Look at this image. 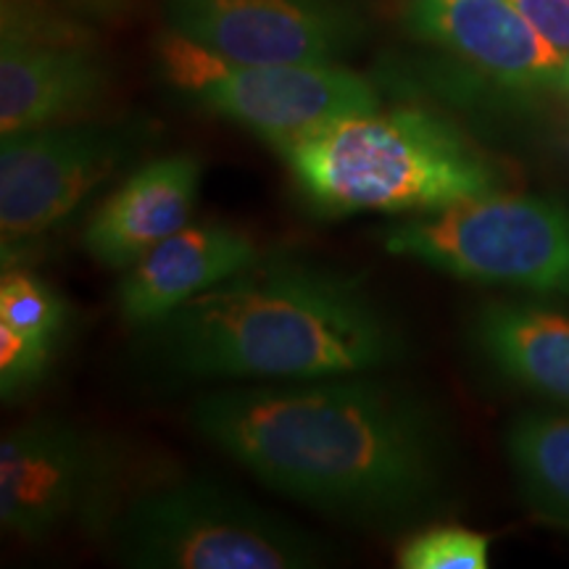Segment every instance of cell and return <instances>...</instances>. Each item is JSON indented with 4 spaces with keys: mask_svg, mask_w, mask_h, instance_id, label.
<instances>
[{
    "mask_svg": "<svg viewBox=\"0 0 569 569\" xmlns=\"http://www.w3.org/2000/svg\"><path fill=\"white\" fill-rule=\"evenodd\" d=\"M546 40L569 56V0H511Z\"/></svg>",
    "mask_w": 569,
    "mask_h": 569,
    "instance_id": "cell-19",
    "label": "cell"
},
{
    "mask_svg": "<svg viewBox=\"0 0 569 569\" xmlns=\"http://www.w3.org/2000/svg\"><path fill=\"white\" fill-rule=\"evenodd\" d=\"M111 88V63L82 19L0 32V134L92 119Z\"/></svg>",
    "mask_w": 569,
    "mask_h": 569,
    "instance_id": "cell-10",
    "label": "cell"
},
{
    "mask_svg": "<svg viewBox=\"0 0 569 569\" xmlns=\"http://www.w3.org/2000/svg\"><path fill=\"white\" fill-rule=\"evenodd\" d=\"M490 540L461 525H422L396 546L403 569H486Z\"/></svg>",
    "mask_w": 569,
    "mask_h": 569,
    "instance_id": "cell-17",
    "label": "cell"
},
{
    "mask_svg": "<svg viewBox=\"0 0 569 569\" xmlns=\"http://www.w3.org/2000/svg\"><path fill=\"white\" fill-rule=\"evenodd\" d=\"M403 27L503 88L569 98V56L511 0H407Z\"/></svg>",
    "mask_w": 569,
    "mask_h": 569,
    "instance_id": "cell-11",
    "label": "cell"
},
{
    "mask_svg": "<svg viewBox=\"0 0 569 569\" xmlns=\"http://www.w3.org/2000/svg\"><path fill=\"white\" fill-rule=\"evenodd\" d=\"M59 340L34 336L0 322V393L3 401H17L40 386L53 365Z\"/></svg>",
    "mask_w": 569,
    "mask_h": 569,
    "instance_id": "cell-18",
    "label": "cell"
},
{
    "mask_svg": "<svg viewBox=\"0 0 569 569\" xmlns=\"http://www.w3.org/2000/svg\"><path fill=\"white\" fill-rule=\"evenodd\" d=\"M163 77L190 103L243 127L272 151L361 111L380 92L346 63H240L193 46L172 30L159 40Z\"/></svg>",
    "mask_w": 569,
    "mask_h": 569,
    "instance_id": "cell-6",
    "label": "cell"
},
{
    "mask_svg": "<svg viewBox=\"0 0 569 569\" xmlns=\"http://www.w3.org/2000/svg\"><path fill=\"white\" fill-rule=\"evenodd\" d=\"M111 438L63 417H32L0 440V525L40 543L69 522L92 536L122 493L134 467Z\"/></svg>",
    "mask_w": 569,
    "mask_h": 569,
    "instance_id": "cell-7",
    "label": "cell"
},
{
    "mask_svg": "<svg viewBox=\"0 0 569 569\" xmlns=\"http://www.w3.org/2000/svg\"><path fill=\"white\" fill-rule=\"evenodd\" d=\"M190 425L261 486L356 528L409 532L440 503L446 430L407 386L365 375L222 388Z\"/></svg>",
    "mask_w": 569,
    "mask_h": 569,
    "instance_id": "cell-1",
    "label": "cell"
},
{
    "mask_svg": "<svg viewBox=\"0 0 569 569\" xmlns=\"http://www.w3.org/2000/svg\"><path fill=\"white\" fill-rule=\"evenodd\" d=\"M203 163L172 153L142 163L98 206L82 243L103 269L124 272L169 234L190 224L201 193Z\"/></svg>",
    "mask_w": 569,
    "mask_h": 569,
    "instance_id": "cell-13",
    "label": "cell"
},
{
    "mask_svg": "<svg viewBox=\"0 0 569 569\" xmlns=\"http://www.w3.org/2000/svg\"><path fill=\"white\" fill-rule=\"evenodd\" d=\"M148 338L161 365L190 380L372 375L409 356L403 327L359 277L296 256H259Z\"/></svg>",
    "mask_w": 569,
    "mask_h": 569,
    "instance_id": "cell-2",
    "label": "cell"
},
{
    "mask_svg": "<svg viewBox=\"0 0 569 569\" xmlns=\"http://www.w3.org/2000/svg\"><path fill=\"white\" fill-rule=\"evenodd\" d=\"M142 140L140 124L61 122L0 138V234L13 248L67 222Z\"/></svg>",
    "mask_w": 569,
    "mask_h": 569,
    "instance_id": "cell-8",
    "label": "cell"
},
{
    "mask_svg": "<svg viewBox=\"0 0 569 569\" xmlns=\"http://www.w3.org/2000/svg\"><path fill=\"white\" fill-rule=\"evenodd\" d=\"M380 243L457 280L569 296V209L551 198L496 190L388 224Z\"/></svg>",
    "mask_w": 569,
    "mask_h": 569,
    "instance_id": "cell-5",
    "label": "cell"
},
{
    "mask_svg": "<svg viewBox=\"0 0 569 569\" xmlns=\"http://www.w3.org/2000/svg\"><path fill=\"white\" fill-rule=\"evenodd\" d=\"M478 351L517 386L569 407V315L530 303H488L472 322Z\"/></svg>",
    "mask_w": 569,
    "mask_h": 569,
    "instance_id": "cell-14",
    "label": "cell"
},
{
    "mask_svg": "<svg viewBox=\"0 0 569 569\" xmlns=\"http://www.w3.org/2000/svg\"><path fill=\"white\" fill-rule=\"evenodd\" d=\"M256 259L259 248L240 227L188 224L124 269L117 288L119 311L132 327L148 330Z\"/></svg>",
    "mask_w": 569,
    "mask_h": 569,
    "instance_id": "cell-12",
    "label": "cell"
},
{
    "mask_svg": "<svg viewBox=\"0 0 569 569\" xmlns=\"http://www.w3.org/2000/svg\"><path fill=\"white\" fill-rule=\"evenodd\" d=\"M317 217L432 213L498 190L486 156L422 106L361 111L277 151Z\"/></svg>",
    "mask_w": 569,
    "mask_h": 569,
    "instance_id": "cell-3",
    "label": "cell"
},
{
    "mask_svg": "<svg viewBox=\"0 0 569 569\" xmlns=\"http://www.w3.org/2000/svg\"><path fill=\"white\" fill-rule=\"evenodd\" d=\"M507 453L532 515L569 530V417H517L507 432Z\"/></svg>",
    "mask_w": 569,
    "mask_h": 569,
    "instance_id": "cell-15",
    "label": "cell"
},
{
    "mask_svg": "<svg viewBox=\"0 0 569 569\" xmlns=\"http://www.w3.org/2000/svg\"><path fill=\"white\" fill-rule=\"evenodd\" d=\"M0 322L59 340L67 330L69 306L53 284L30 269L6 267L0 280Z\"/></svg>",
    "mask_w": 569,
    "mask_h": 569,
    "instance_id": "cell-16",
    "label": "cell"
},
{
    "mask_svg": "<svg viewBox=\"0 0 569 569\" xmlns=\"http://www.w3.org/2000/svg\"><path fill=\"white\" fill-rule=\"evenodd\" d=\"M163 21L240 63H343L372 34L359 0H163Z\"/></svg>",
    "mask_w": 569,
    "mask_h": 569,
    "instance_id": "cell-9",
    "label": "cell"
},
{
    "mask_svg": "<svg viewBox=\"0 0 569 569\" xmlns=\"http://www.w3.org/2000/svg\"><path fill=\"white\" fill-rule=\"evenodd\" d=\"M134 569H317L340 551L280 511L198 475L134 467L96 532Z\"/></svg>",
    "mask_w": 569,
    "mask_h": 569,
    "instance_id": "cell-4",
    "label": "cell"
}]
</instances>
